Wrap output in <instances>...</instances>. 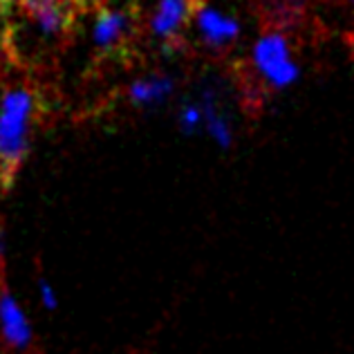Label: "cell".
Masks as SVG:
<instances>
[{
	"instance_id": "cell-1",
	"label": "cell",
	"mask_w": 354,
	"mask_h": 354,
	"mask_svg": "<svg viewBox=\"0 0 354 354\" xmlns=\"http://www.w3.org/2000/svg\"><path fill=\"white\" fill-rule=\"evenodd\" d=\"M34 99L23 90L7 92L0 106V184L9 189L21 169L30 139Z\"/></svg>"
},
{
	"instance_id": "cell-2",
	"label": "cell",
	"mask_w": 354,
	"mask_h": 354,
	"mask_svg": "<svg viewBox=\"0 0 354 354\" xmlns=\"http://www.w3.org/2000/svg\"><path fill=\"white\" fill-rule=\"evenodd\" d=\"M251 65L267 88L287 90L301 79V65L292 57L290 39L283 32H267L251 48Z\"/></svg>"
},
{
	"instance_id": "cell-3",
	"label": "cell",
	"mask_w": 354,
	"mask_h": 354,
	"mask_svg": "<svg viewBox=\"0 0 354 354\" xmlns=\"http://www.w3.org/2000/svg\"><path fill=\"white\" fill-rule=\"evenodd\" d=\"M135 32H137V12L135 9L99 7L95 41L99 45V50L106 52L108 57L124 54L130 48V43H133Z\"/></svg>"
},
{
	"instance_id": "cell-4",
	"label": "cell",
	"mask_w": 354,
	"mask_h": 354,
	"mask_svg": "<svg viewBox=\"0 0 354 354\" xmlns=\"http://www.w3.org/2000/svg\"><path fill=\"white\" fill-rule=\"evenodd\" d=\"M193 21L198 27L202 45L213 52H227L229 48H234L242 34V25L236 16L220 12L211 5L200 3L193 14Z\"/></svg>"
},
{
	"instance_id": "cell-5",
	"label": "cell",
	"mask_w": 354,
	"mask_h": 354,
	"mask_svg": "<svg viewBox=\"0 0 354 354\" xmlns=\"http://www.w3.org/2000/svg\"><path fill=\"white\" fill-rule=\"evenodd\" d=\"M25 14L41 27L45 34L68 36L77 27V18L83 12V0H23Z\"/></svg>"
},
{
	"instance_id": "cell-6",
	"label": "cell",
	"mask_w": 354,
	"mask_h": 354,
	"mask_svg": "<svg viewBox=\"0 0 354 354\" xmlns=\"http://www.w3.org/2000/svg\"><path fill=\"white\" fill-rule=\"evenodd\" d=\"M198 5H200V0H160L157 12L153 16V23H151L153 34L171 45L173 41H177V36L182 34L186 23L193 18Z\"/></svg>"
},
{
	"instance_id": "cell-7",
	"label": "cell",
	"mask_w": 354,
	"mask_h": 354,
	"mask_svg": "<svg viewBox=\"0 0 354 354\" xmlns=\"http://www.w3.org/2000/svg\"><path fill=\"white\" fill-rule=\"evenodd\" d=\"M202 117H204V126H207V133L213 142L220 148H225V151L234 146V126H231L229 117L218 106L216 92L213 90H204L202 95Z\"/></svg>"
},
{
	"instance_id": "cell-8",
	"label": "cell",
	"mask_w": 354,
	"mask_h": 354,
	"mask_svg": "<svg viewBox=\"0 0 354 354\" xmlns=\"http://www.w3.org/2000/svg\"><path fill=\"white\" fill-rule=\"evenodd\" d=\"M0 323H3L5 337L12 341L14 346H27V343H30L32 330H30V325H27V319L7 292L0 296Z\"/></svg>"
},
{
	"instance_id": "cell-9",
	"label": "cell",
	"mask_w": 354,
	"mask_h": 354,
	"mask_svg": "<svg viewBox=\"0 0 354 354\" xmlns=\"http://www.w3.org/2000/svg\"><path fill=\"white\" fill-rule=\"evenodd\" d=\"M171 90H173V81L169 77H155V79L135 83L130 95H133L137 104H155V101H162L164 97H169Z\"/></svg>"
},
{
	"instance_id": "cell-10",
	"label": "cell",
	"mask_w": 354,
	"mask_h": 354,
	"mask_svg": "<svg viewBox=\"0 0 354 354\" xmlns=\"http://www.w3.org/2000/svg\"><path fill=\"white\" fill-rule=\"evenodd\" d=\"M305 5H307V0H274L272 12L276 14L278 21L290 23L298 14H303Z\"/></svg>"
},
{
	"instance_id": "cell-11",
	"label": "cell",
	"mask_w": 354,
	"mask_h": 354,
	"mask_svg": "<svg viewBox=\"0 0 354 354\" xmlns=\"http://www.w3.org/2000/svg\"><path fill=\"white\" fill-rule=\"evenodd\" d=\"M202 121H204L202 108H198V106H186V108H182L180 124H182V128L186 130V133H193V130H198Z\"/></svg>"
},
{
	"instance_id": "cell-12",
	"label": "cell",
	"mask_w": 354,
	"mask_h": 354,
	"mask_svg": "<svg viewBox=\"0 0 354 354\" xmlns=\"http://www.w3.org/2000/svg\"><path fill=\"white\" fill-rule=\"evenodd\" d=\"M41 290H43V301H45V305L48 307H54L57 303H54V298H52V290L45 283H41Z\"/></svg>"
},
{
	"instance_id": "cell-13",
	"label": "cell",
	"mask_w": 354,
	"mask_h": 354,
	"mask_svg": "<svg viewBox=\"0 0 354 354\" xmlns=\"http://www.w3.org/2000/svg\"><path fill=\"white\" fill-rule=\"evenodd\" d=\"M16 3H23V0H0V12H5V9H9Z\"/></svg>"
},
{
	"instance_id": "cell-14",
	"label": "cell",
	"mask_w": 354,
	"mask_h": 354,
	"mask_svg": "<svg viewBox=\"0 0 354 354\" xmlns=\"http://www.w3.org/2000/svg\"><path fill=\"white\" fill-rule=\"evenodd\" d=\"M101 3H104V0H83V7H101Z\"/></svg>"
},
{
	"instance_id": "cell-15",
	"label": "cell",
	"mask_w": 354,
	"mask_h": 354,
	"mask_svg": "<svg viewBox=\"0 0 354 354\" xmlns=\"http://www.w3.org/2000/svg\"><path fill=\"white\" fill-rule=\"evenodd\" d=\"M350 3H352V5H354V0H350Z\"/></svg>"
}]
</instances>
